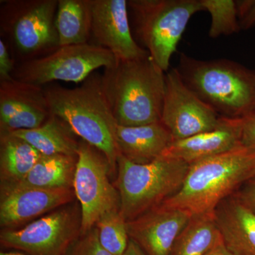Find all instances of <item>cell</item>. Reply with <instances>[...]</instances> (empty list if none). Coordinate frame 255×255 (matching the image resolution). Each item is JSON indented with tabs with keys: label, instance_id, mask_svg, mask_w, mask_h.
I'll return each mask as SVG.
<instances>
[{
	"label": "cell",
	"instance_id": "cell-1",
	"mask_svg": "<svg viewBox=\"0 0 255 255\" xmlns=\"http://www.w3.org/2000/svg\"><path fill=\"white\" fill-rule=\"evenodd\" d=\"M165 75L150 55L119 61L102 75L106 97L117 124L138 127L160 122Z\"/></svg>",
	"mask_w": 255,
	"mask_h": 255
},
{
	"label": "cell",
	"instance_id": "cell-2",
	"mask_svg": "<svg viewBox=\"0 0 255 255\" xmlns=\"http://www.w3.org/2000/svg\"><path fill=\"white\" fill-rule=\"evenodd\" d=\"M45 92L51 114L66 122L81 140L103 152L113 173L117 172L118 124L106 97L102 75L93 73L75 88L53 85Z\"/></svg>",
	"mask_w": 255,
	"mask_h": 255
},
{
	"label": "cell",
	"instance_id": "cell-3",
	"mask_svg": "<svg viewBox=\"0 0 255 255\" xmlns=\"http://www.w3.org/2000/svg\"><path fill=\"white\" fill-rule=\"evenodd\" d=\"M255 177V150L243 146L189 166L182 187L162 203L194 215L213 214L221 201Z\"/></svg>",
	"mask_w": 255,
	"mask_h": 255
},
{
	"label": "cell",
	"instance_id": "cell-4",
	"mask_svg": "<svg viewBox=\"0 0 255 255\" xmlns=\"http://www.w3.org/2000/svg\"><path fill=\"white\" fill-rule=\"evenodd\" d=\"M186 85L221 117L255 111V70L228 59L199 60L182 53L177 68Z\"/></svg>",
	"mask_w": 255,
	"mask_h": 255
},
{
	"label": "cell",
	"instance_id": "cell-5",
	"mask_svg": "<svg viewBox=\"0 0 255 255\" xmlns=\"http://www.w3.org/2000/svg\"><path fill=\"white\" fill-rule=\"evenodd\" d=\"M189 166L164 154L146 164L134 163L119 154L114 185L126 221L135 219L174 195L182 187Z\"/></svg>",
	"mask_w": 255,
	"mask_h": 255
},
{
	"label": "cell",
	"instance_id": "cell-6",
	"mask_svg": "<svg viewBox=\"0 0 255 255\" xmlns=\"http://www.w3.org/2000/svg\"><path fill=\"white\" fill-rule=\"evenodd\" d=\"M134 33L164 73L189 20L203 11L200 0H129Z\"/></svg>",
	"mask_w": 255,
	"mask_h": 255
},
{
	"label": "cell",
	"instance_id": "cell-7",
	"mask_svg": "<svg viewBox=\"0 0 255 255\" xmlns=\"http://www.w3.org/2000/svg\"><path fill=\"white\" fill-rule=\"evenodd\" d=\"M0 30L22 61L41 58L60 47L55 16L58 0H6Z\"/></svg>",
	"mask_w": 255,
	"mask_h": 255
},
{
	"label": "cell",
	"instance_id": "cell-8",
	"mask_svg": "<svg viewBox=\"0 0 255 255\" xmlns=\"http://www.w3.org/2000/svg\"><path fill=\"white\" fill-rule=\"evenodd\" d=\"M117 62L112 52L94 43L60 46L50 54L21 62L15 66L12 78L39 86L58 80L79 83L97 69L110 68Z\"/></svg>",
	"mask_w": 255,
	"mask_h": 255
},
{
	"label": "cell",
	"instance_id": "cell-9",
	"mask_svg": "<svg viewBox=\"0 0 255 255\" xmlns=\"http://www.w3.org/2000/svg\"><path fill=\"white\" fill-rule=\"evenodd\" d=\"M81 226L80 204H70L21 229L4 230L0 243L27 255H65L81 236Z\"/></svg>",
	"mask_w": 255,
	"mask_h": 255
},
{
	"label": "cell",
	"instance_id": "cell-10",
	"mask_svg": "<svg viewBox=\"0 0 255 255\" xmlns=\"http://www.w3.org/2000/svg\"><path fill=\"white\" fill-rule=\"evenodd\" d=\"M73 189L81 208V235L95 227L108 211L120 209L118 189L110 182L108 159L95 147L80 140Z\"/></svg>",
	"mask_w": 255,
	"mask_h": 255
},
{
	"label": "cell",
	"instance_id": "cell-11",
	"mask_svg": "<svg viewBox=\"0 0 255 255\" xmlns=\"http://www.w3.org/2000/svg\"><path fill=\"white\" fill-rule=\"evenodd\" d=\"M161 122L175 141L217 128L222 117L191 91L174 68L165 75Z\"/></svg>",
	"mask_w": 255,
	"mask_h": 255
},
{
	"label": "cell",
	"instance_id": "cell-12",
	"mask_svg": "<svg viewBox=\"0 0 255 255\" xmlns=\"http://www.w3.org/2000/svg\"><path fill=\"white\" fill-rule=\"evenodd\" d=\"M128 14L127 0H93L94 44L110 50L119 61L141 59L150 55L134 38Z\"/></svg>",
	"mask_w": 255,
	"mask_h": 255
},
{
	"label": "cell",
	"instance_id": "cell-13",
	"mask_svg": "<svg viewBox=\"0 0 255 255\" xmlns=\"http://www.w3.org/2000/svg\"><path fill=\"white\" fill-rule=\"evenodd\" d=\"M50 115L43 87L13 78L0 82V134L37 128Z\"/></svg>",
	"mask_w": 255,
	"mask_h": 255
},
{
	"label": "cell",
	"instance_id": "cell-14",
	"mask_svg": "<svg viewBox=\"0 0 255 255\" xmlns=\"http://www.w3.org/2000/svg\"><path fill=\"white\" fill-rule=\"evenodd\" d=\"M191 217L189 211L169 209L160 204L127 221L128 233L147 255H170Z\"/></svg>",
	"mask_w": 255,
	"mask_h": 255
},
{
	"label": "cell",
	"instance_id": "cell-15",
	"mask_svg": "<svg viewBox=\"0 0 255 255\" xmlns=\"http://www.w3.org/2000/svg\"><path fill=\"white\" fill-rule=\"evenodd\" d=\"M74 189H26L1 191L0 226L14 228L73 202Z\"/></svg>",
	"mask_w": 255,
	"mask_h": 255
},
{
	"label": "cell",
	"instance_id": "cell-16",
	"mask_svg": "<svg viewBox=\"0 0 255 255\" xmlns=\"http://www.w3.org/2000/svg\"><path fill=\"white\" fill-rule=\"evenodd\" d=\"M241 127L242 119L222 117L217 128L175 140L163 154L191 165L242 146Z\"/></svg>",
	"mask_w": 255,
	"mask_h": 255
},
{
	"label": "cell",
	"instance_id": "cell-17",
	"mask_svg": "<svg viewBox=\"0 0 255 255\" xmlns=\"http://www.w3.org/2000/svg\"><path fill=\"white\" fill-rule=\"evenodd\" d=\"M214 216L228 251L235 255H255V214L235 194L220 203Z\"/></svg>",
	"mask_w": 255,
	"mask_h": 255
},
{
	"label": "cell",
	"instance_id": "cell-18",
	"mask_svg": "<svg viewBox=\"0 0 255 255\" xmlns=\"http://www.w3.org/2000/svg\"><path fill=\"white\" fill-rule=\"evenodd\" d=\"M174 141L162 122L138 127L117 125L116 142L120 155L136 164H146L163 155Z\"/></svg>",
	"mask_w": 255,
	"mask_h": 255
},
{
	"label": "cell",
	"instance_id": "cell-19",
	"mask_svg": "<svg viewBox=\"0 0 255 255\" xmlns=\"http://www.w3.org/2000/svg\"><path fill=\"white\" fill-rule=\"evenodd\" d=\"M77 162V155H42L22 181L14 185L1 188V191L26 188L73 189Z\"/></svg>",
	"mask_w": 255,
	"mask_h": 255
},
{
	"label": "cell",
	"instance_id": "cell-20",
	"mask_svg": "<svg viewBox=\"0 0 255 255\" xmlns=\"http://www.w3.org/2000/svg\"><path fill=\"white\" fill-rule=\"evenodd\" d=\"M9 133L21 137L43 155H77L80 140L68 124L51 114L46 122L35 129Z\"/></svg>",
	"mask_w": 255,
	"mask_h": 255
},
{
	"label": "cell",
	"instance_id": "cell-21",
	"mask_svg": "<svg viewBox=\"0 0 255 255\" xmlns=\"http://www.w3.org/2000/svg\"><path fill=\"white\" fill-rule=\"evenodd\" d=\"M41 155L21 137L11 133L0 134L1 188L14 185L22 181Z\"/></svg>",
	"mask_w": 255,
	"mask_h": 255
},
{
	"label": "cell",
	"instance_id": "cell-22",
	"mask_svg": "<svg viewBox=\"0 0 255 255\" xmlns=\"http://www.w3.org/2000/svg\"><path fill=\"white\" fill-rule=\"evenodd\" d=\"M93 0H58L55 27L60 46L90 43Z\"/></svg>",
	"mask_w": 255,
	"mask_h": 255
},
{
	"label": "cell",
	"instance_id": "cell-23",
	"mask_svg": "<svg viewBox=\"0 0 255 255\" xmlns=\"http://www.w3.org/2000/svg\"><path fill=\"white\" fill-rule=\"evenodd\" d=\"M221 238L214 214L194 215L177 238L170 255H206Z\"/></svg>",
	"mask_w": 255,
	"mask_h": 255
},
{
	"label": "cell",
	"instance_id": "cell-24",
	"mask_svg": "<svg viewBox=\"0 0 255 255\" xmlns=\"http://www.w3.org/2000/svg\"><path fill=\"white\" fill-rule=\"evenodd\" d=\"M101 246L112 255H123L128 245L127 221L120 209L104 214L95 226Z\"/></svg>",
	"mask_w": 255,
	"mask_h": 255
},
{
	"label": "cell",
	"instance_id": "cell-25",
	"mask_svg": "<svg viewBox=\"0 0 255 255\" xmlns=\"http://www.w3.org/2000/svg\"><path fill=\"white\" fill-rule=\"evenodd\" d=\"M203 11L211 17L209 36L212 38L229 36L241 31L236 0H200Z\"/></svg>",
	"mask_w": 255,
	"mask_h": 255
},
{
	"label": "cell",
	"instance_id": "cell-26",
	"mask_svg": "<svg viewBox=\"0 0 255 255\" xmlns=\"http://www.w3.org/2000/svg\"><path fill=\"white\" fill-rule=\"evenodd\" d=\"M65 255H112L101 246L96 227L82 234Z\"/></svg>",
	"mask_w": 255,
	"mask_h": 255
},
{
	"label": "cell",
	"instance_id": "cell-27",
	"mask_svg": "<svg viewBox=\"0 0 255 255\" xmlns=\"http://www.w3.org/2000/svg\"><path fill=\"white\" fill-rule=\"evenodd\" d=\"M238 21L241 30L255 26V0H236Z\"/></svg>",
	"mask_w": 255,
	"mask_h": 255
},
{
	"label": "cell",
	"instance_id": "cell-28",
	"mask_svg": "<svg viewBox=\"0 0 255 255\" xmlns=\"http://www.w3.org/2000/svg\"><path fill=\"white\" fill-rule=\"evenodd\" d=\"M241 145L255 150V111L242 119Z\"/></svg>",
	"mask_w": 255,
	"mask_h": 255
},
{
	"label": "cell",
	"instance_id": "cell-29",
	"mask_svg": "<svg viewBox=\"0 0 255 255\" xmlns=\"http://www.w3.org/2000/svg\"><path fill=\"white\" fill-rule=\"evenodd\" d=\"M15 65L7 47L2 38L0 39V82L12 78Z\"/></svg>",
	"mask_w": 255,
	"mask_h": 255
},
{
	"label": "cell",
	"instance_id": "cell-30",
	"mask_svg": "<svg viewBox=\"0 0 255 255\" xmlns=\"http://www.w3.org/2000/svg\"><path fill=\"white\" fill-rule=\"evenodd\" d=\"M234 194L248 209L255 214V178L243 184Z\"/></svg>",
	"mask_w": 255,
	"mask_h": 255
},
{
	"label": "cell",
	"instance_id": "cell-31",
	"mask_svg": "<svg viewBox=\"0 0 255 255\" xmlns=\"http://www.w3.org/2000/svg\"><path fill=\"white\" fill-rule=\"evenodd\" d=\"M123 255H147L143 250L135 242L129 240L127 250Z\"/></svg>",
	"mask_w": 255,
	"mask_h": 255
},
{
	"label": "cell",
	"instance_id": "cell-32",
	"mask_svg": "<svg viewBox=\"0 0 255 255\" xmlns=\"http://www.w3.org/2000/svg\"><path fill=\"white\" fill-rule=\"evenodd\" d=\"M206 255H235L228 251L223 244L222 239L220 240L216 246Z\"/></svg>",
	"mask_w": 255,
	"mask_h": 255
},
{
	"label": "cell",
	"instance_id": "cell-33",
	"mask_svg": "<svg viewBox=\"0 0 255 255\" xmlns=\"http://www.w3.org/2000/svg\"><path fill=\"white\" fill-rule=\"evenodd\" d=\"M0 255H26L18 252H1Z\"/></svg>",
	"mask_w": 255,
	"mask_h": 255
},
{
	"label": "cell",
	"instance_id": "cell-34",
	"mask_svg": "<svg viewBox=\"0 0 255 255\" xmlns=\"http://www.w3.org/2000/svg\"></svg>",
	"mask_w": 255,
	"mask_h": 255
}]
</instances>
